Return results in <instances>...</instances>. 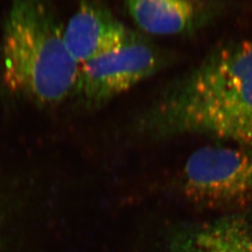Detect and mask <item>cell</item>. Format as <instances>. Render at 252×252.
Segmentation results:
<instances>
[{
	"label": "cell",
	"mask_w": 252,
	"mask_h": 252,
	"mask_svg": "<svg viewBox=\"0 0 252 252\" xmlns=\"http://www.w3.org/2000/svg\"><path fill=\"white\" fill-rule=\"evenodd\" d=\"M136 36L96 0H82L64 28L66 47L80 64L116 50Z\"/></svg>",
	"instance_id": "5b68a950"
},
{
	"label": "cell",
	"mask_w": 252,
	"mask_h": 252,
	"mask_svg": "<svg viewBox=\"0 0 252 252\" xmlns=\"http://www.w3.org/2000/svg\"><path fill=\"white\" fill-rule=\"evenodd\" d=\"M80 66L49 0H11L1 43L9 92L41 106L60 104L73 94Z\"/></svg>",
	"instance_id": "7a4b0ae2"
},
{
	"label": "cell",
	"mask_w": 252,
	"mask_h": 252,
	"mask_svg": "<svg viewBox=\"0 0 252 252\" xmlns=\"http://www.w3.org/2000/svg\"><path fill=\"white\" fill-rule=\"evenodd\" d=\"M164 252H252V217L233 213L188 226L172 236Z\"/></svg>",
	"instance_id": "52a82bcc"
},
{
	"label": "cell",
	"mask_w": 252,
	"mask_h": 252,
	"mask_svg": "<svg viewBox=\"0 0 252 252\" xmlns=\"http://www.w3.org/2000/svg\"><path fill=\"white\" fill-rule=\"evenodd\" d=\"M126 7L137 27L159 36L194 31L214 9L210 0H126Z\"/></svg>",
	"instance_id": "8992f818"
},
{
	"label": "cell",
	"mask_w": 252,
	"mask_h": 252,
	"mask_svg": "<svg viewBox=\"0 0 252 252\" xmlns=\"http://www.w3.org/2000/svg\"><path fill=\"white\" fill-rule=\"evenodd\" d=\"M145 135H204L252 147V39L213 49L137 120Z\"/></svg>",
	"instance_id": "6da1fadb"
},
{
	"label": "cell",
	"mask_w": 252,
	"mask_h": 252,
	"mask_svg": "<svg viewBox=\"0 0 252 252\" xmlns=\"http://www.w3.org/2000/svg\"><path fill=\"white\" fill-rule=\"evenodd\" d=\"M164 56L140 36L82 63L73 94L87 107H100L152 77Z\"/></svg>",
	"instance_id": "277c9868"
},
{
	"label": "cell",
	"mask_w": 252,
	"mask_h": 252,
	"mask_svg": "<svg viewBox=\"0 0 252 252\" xmlns=\"http://www.w3.org/2000/svg\"><path fill=\"white\" fill-rule=\"evenodd\" d=\"M181 189L190 203L207 209L248 207L252 203V147L200 148L183 167Z\"/></svg>",
	"instance_id": "3957f363"
}]
</instances>
